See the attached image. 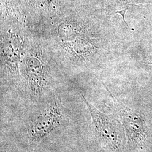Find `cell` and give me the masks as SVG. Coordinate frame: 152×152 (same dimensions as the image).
<instances>
[{
	"instance_id": "cell-1",
	"label": "cell",
	"mask_w": 152,
	"mask_h": 152,
	"mask_svg": "<svg viewBox=\"0 0 152 152\" xmlns=\"http://www.w3.org/2000/svg\"><path fill=\"white\" fill-rule=\"evenodd\" d=\"M89 110L96 136L102 146L111 152H121L125 145V130L116 120L96 108L82 94Z\"/></svg>"
},
{
	"instance_id": "cell-2",
	"label": "cell",
	"mask_w": 152,
	"mask_h": 152,
	"mask_svg": "<svg viewBox=\"0 0 152 152\" xmlns=\"http://www.w3.org/2000/svg\"><path fill=\"white\" fill-rule=\"evenodd\" d=\"M103 85L109 93L113 101L114 108L120 115L129 144L137 149L142 148L147 144L148 139V127L144 115L121 102L104 83Z\"/></svg>"
},
{
	"instance_id": "cell-3",
	"label": "cell",
	"mask_w": 152,
	"mask_h": 152,
	"mask_svg": "<svg viewBox=\"0 0 152 152\" xmlns=\"http://www.w3.org/2000/svg\"><path fill=\"white\" fill-rule=\"evenodd\" d=\"M60 104L55 99L51 101L47 108L33 121L29 129L31 145L39 144L60 126L63 120Z\"/></svg>"
},
{
	"instance_id": "cell-4",
	"label": "cell",
	"mask_w": 152,
	"mask_h": 152,
	"mask_svg": "<svg viewBox=\"0 0 152 152\" xmlns=\"http://www.w3.org/2000/svg\"><path fill=\"white\" fill-rule=\"evenodd\" d=\"M127 8H126V9H124V10H120V11H117L115 12V13H118V14H121L122 16V18H123V20H124V22H125V24H126V25L127 26V27L129 28V25L127 24V23H126V20H125V14H126V11H127Z\"/></svg>"
}]
</instances>
